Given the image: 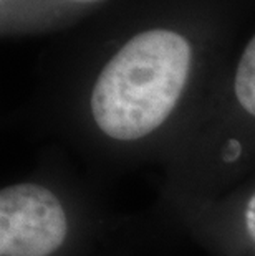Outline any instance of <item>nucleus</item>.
Masks as SVG:
<instances>
[{"mask_svg":"<svg viewBox=\"0 0 255 256\" xmlns=\"http://www.w3.org/2000/svg\"><path fill=\"white\" fill-rule=\"evenodd\" d=\"M234 91L240 106L255 116V36L248 42L238 62Z\"/></svg>","mask_w":255,"mask_h":256,"instance_id":"nucleus-3","label":"nucleus"},{"mask_svg":"<svg viewBox=\"0 0 255 256\" xmlns=\"http://www.w3.org/2000/svg\"><path fill=\"white\" fill-rule=\"evenodd\" d=\"M77 2H96V0H77Z\"/></svg>","mask_w":255,"mask_h":256,"instance_id":"nucleus-5","label":"nucleus"},{"mask_svg":"<svg viewBox=\"0 0 255 256\" xmlns=\"http://www.w3.org/2000/svg\"><path fill=\"white\" fill-rule=\"evenodd\" d=\"M245 226L247 232L255 240V194L252 195V198L248 200L247 208H245Z\"/></svg>","mask_w":255,"mask_h":256,"instance_id":"nucleus-4","label":"nucleus"},{"mask_svg":"<svg viewBox=\"0 0 255 256\" xmlns=\"http://www.w3.org/2000/svg\"><path fill=\"white\" fill-rule=\"evenodd\" d=\"M67 232L63 206L48 188L17 184L0 192L2 256H48L62 246Z\"/></svg>","mask_w":255,"mask_h":256,"instance_id":"nucleus-2","label":"nucleus"},{"mask_svg":"<svg viewBox=\"0 0 255 256\" xmlns=\"http://www.w3.org/2000/svg\"><path fill=\"white\" fill-rule=\"evenodd\" d=\"M191 60V45L176 32L154 28L134 35L96 80L90 100L95 122L118 140L153 132L179 101Z\"/></svg>","mask_w":255,"mask_h":256,"instance_id":"nucleus-1","label":"nucleus"}]
</instances>
